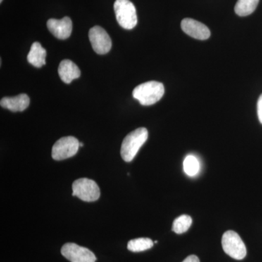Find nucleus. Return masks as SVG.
<instances>
[{"label": "nucleus", "mask_w": 262, "mask_h": 262, "mask_svg": "<svg viewBox=\"0 0 262 262\" xmlns=\"http://www.w3.org/2000/svg\"><path fill=\"white\" fill-rule=\"evenodd\" d=\"M58 75L63 82L70 84L75 79L80 77V70L74 62L70 60H63L58 67Z\"/></svg>", "instance_id": "f8f14e48"}, {"label": "nucleus", "mask_w": 262, "mask_h": 262, "mask_svg": "<svg viewBox=\"0 0 262 262\" xmlns=\"http://www.w3.org/2000/svg\"><path fill=\"white\" fill-rule=\"evenodd\" d=\"M89 39L93 49L99 55L108 53L112 48V39L106 32L99 26H96L90 29Z\"/></svg>", "instance_id": "6e6552de"}, {"label": "nucleus", "mask_w": 262, "mask_h": 262, "mask_svg": "<svg viewBox=\"0 0 262 262\" xmlns=\"http://www.w3.org/2000/svg\"><path fill=\"white\" fill-rule=\"evenodd\" d=\"M165 88L163 83L157 81H149L136 86L133 91V96L143 106H150L158 102L163 98Z\"/></svg>", "instance_id": "f257e3e1"}, {"label": "nucleus", "mask_w": 262, "mask_h": 262, "mask_svg": "<svg viewBox=\"0 0 262 262\" xmlns=\"http://www.w3.org/2000/svg\"><path fill=\"white\" fill-rule=\"evenodd\" d=\"M79 147L80 142L73 136L61 138L52 148V158L55 160L68 159L77 154Z\"/></svg>", "instance_id": "423d86ee"}, {"label": "nucleus", "mask_w": 262, "mask_h": 262, "mask_svg": "<svg viewBox=\"0 0 262 262\" xmlns=\"http://www.w3.org/2000/svg\"><path fill=\"white\" fill-rule=\"evenodd\" d=\"M72 196H77L82 201L94 202L99 198L100 189L94 181L89 179H80L72 184Z\"/></svg>", "instance_id": "39448f33"}, {"label": "nucleus", "mask_w": 262, "mask_h": 262, "mask_svg": "<svg viewBox=\"0 0 262 262\" xmlns=\"http://www.w3.org/2000/svg\"><path fill=\"white\" fill-rule=\"evenodd\" d=\"M184 170L189 177H194L200 170L199 160L194 155H188L184 160Z\"/></svg>", "instance_id": "f3484780"}, {"label": "nucleus", "mask_w": 262, "mask_h": 262, "mask_svg": "<svg viewBox=\"0 0 262 262\" xmlns=\"http://www.w3.org/2000/svg\"><path fill=\"white\" fill-rule=\"evenodd\" d=\"M259 0H238L234 7V11L239 16H247L255 11Z\"/></svg>", "instance_id": "4468645a"}, {"label": "nucleus", "mask_w": 262, "mask_h": 262, "mask_svg": "<svg viewBox=\"0 0 262 262\" xmlns=\"http://www.w3.org/2000/svg\"><path fill=\"white\" fill-rule=\"evenodd\" d=\"M182 30L194 39L205 40L211 36L209 29L204 24L192 18H184L181 24Z\"/></svg>", "instance_id": "1a4fd4ad"}, {"label": "nucleus", "mask_w": 262, "mask_h": 262, "mask_svg": "<svg viewBox=\"0 0 262 262\" xmlns=\"http://www.w3.org/2000/svg\"><path fill=\"white\" fill-rule=\"evenodd\" d=\"M61 254L71 262H96V257L89 248L69 243L63 245Z\"/></svg>", "instance_id": "0eeeda50"}, {"label": "nucleus", "mask_w": 262, "mask_h": 262, "mask_svg": "<svg viewBox=\"0 0 262 262\" xmlns=\"http://www.w3.org/2000/svg\"><path fill=\"white\" fill-rule=\"evenodd\" d=\"M30 98L27 94H21L14 97H5L2 98L0 105L2 107L9 110L13 113L23 112L28 108Z\"/></svg>", "instance_id": "9b49d317"}, {"label": "nucleus", "mask_w": 262, "mask_h": 262, "mask_svg": "<svg viewBox=\"0 0 262 262\" xmlns=\"http://www.w3.org/2000/svg\"><path fill=\"white\" fill-rule=\"evenodd\" d=\"M47 27L55 37L62 40L70 37L72 32V21L69 17H64L60 20L49 19Z\"/></svg>", "instance_id": "9d476101"}, {"label": "nucleus", "mask_w": 262, "mask_h": 262, "mask_svg": "<svg viewBox=\"0 0 262 262\" xmlns=\"http://www.w3.org/2000/svg\"><path fill=\"white\" fill-rule=\"evenodd\" d=\"M154 246V242L149 238L141 237L131 239L127 244V249L132 252H141L150 249Z\"/></svg>", "instance_id": "2eb2a0df"}, {"label": "nucleus", "mask_w": 262, "mask_h": 262, "mask_svg": "<svg viewBox=\"0 0 262 262\" xmlns=\"http://www.w3.org/2000/svg\"><path fill=\"white\" fill-rule=\"evenodd\" d=\"M192 220L189 215H182L174 220L172 230L177 234H183L190 228Z\"/></svg>", "instance_id": "dca6fc26"}, {"label": "nucleus", "mask_w": 262, "mask_h": 262, "mask_svg": "<svg viewBox=\"0 0 262 262\" xmlns=\"http://www.w3.org/2000/svg\"><path fill=\"white\" fill-rule=\"evenodd\" d=\"M257 113L258 120H259V122L262 124V94L258 100Z\"/></svg>", "instance_id": "a211bd4d"}, {"label": "nucleus", "mask_w": 262, "mask_h": 262, "mask_svg": "<svg viewBox=\"0 0 262 262\" xmlns=\"http://www.w3.org/2000/svg\"><path fill=\"white\" fill-rule=\"evenodd\" d=\"M182 262H200V259L195 255H191L187 256Z\"/></svg>", "instance_id": "6ab92c4d"}, {"label": "nucleus", "mask_w": 262, "mask_h": 262, "mask_svg": "<svg viewBox=\"0 0 262 262\" xmlns=\"http://www.w3.org/2000/svg\"><path fill=\"white\" fill-rule=\"evenodd\" d=\"M148 135L147 129L139 127L132 131L124 139L120 150L124 161L130 163L134 159L141 146L147 140Z\"/></svg>", "instance_id": "f03ea898"}, {"label": "nucleus", "mask_w": 262, "mask_h": 262, "mask_svg": "<svg viewBox=\"0 0 262 262\" xmlns=\"http://www.w3.org/2000/svg\"><path fill=\"white\" fill-rule=\"evenodd\" d=\"M3 0H0V3H2V2H3Z\"/></svg>", "instance_id": "412c9836"}, {"label": "nucleus", "mask_w": 262, "mask_h": 262, "mask_svg": "<svg viewBox=\"0 0 262 262\" xmlns=\"http://www.w3.org/2000/svg\"><path fill=\"white\" fill-rule=\"evenodd\" d=\"M83 143H82V142H80V146H81V147H82V146H83Z\"/></svg>", "instance_id": "aec40b11"}, {"label": "nucleus", "mask_w": 262, "mask_h": 262, "mask_svg": "<svg viewBox=\"0 0 262 262\" xmlns=\"http://www.w3.org/2000/svg\"><path fill=\"white\" fill-rule=\"evenodd\" d=\"M114 10L117 22L122 28L132 29L137 25L136 9L130 0H116Z\"/></svg>", "instance_id": "7ed1b4c3"}, {"label": "nucleus", "mask_w": 262, "mask_h": 262, "mask_svg": "<svg viewBox=\"0 0 262 262\" xmlns=\"http://www.w3.org/2000/svg\"><path fill=\"white\" fill-rule=\"evenodd\" d=\"M222 248L224 251L230 257L242 260L247 254V250L239 234L234 231L229 230L222 236Z\"/></svg>", "instance_id": "20e7f679"}, {"label": "nucleus", "mask_w": 262, "mask_h": 262, "mask_svg": "<svg viewBox=\"0 0 262 262\" xmlns=\"http://www.w3.org/2000/svg\"><path fill=\"white\" fill-rule=\"evenodd\" d=\"M46 51L42 48L40 43L35 42L33 43L27 56V61L29 63L37 68H41L46 65Z\"/></svg>", "instance_id": "ddd939ff"}]
</instances>
